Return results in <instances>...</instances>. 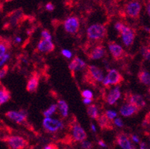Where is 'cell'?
Listing matches in <instances>:
<instances>
[{
    "mask_svg": "<svg viewBox=\"0 0 150 149\" xmlns=\"http://www.w3.org/2000/svg\"><path fill=\"white\" fill-rule=\"evenodd\" d=\"M5 142L11 149H24L28 145L25 139L20 136H11L7 137Z\"/></svg>",
    "mask_w": 150,
    "mask_h": 149,
    "instance_id": "4",
    "label": "cell"
},
{
    "mask_svg": "<svg viewBox=\"0 0 150 149\" xmlns=\"http://www.w3.org/2000/svg\"><path fill=\"white\" fill-rule=\"evenodd\" d=\"M54 45L51 40L43 39L38 44V50L40 52L50 53L54 51Z\"/></svg>",
    "mask_w": 150,
    "mask_h": 149,
    "instance_id": "15",
    "label": "cell"
},
{
    "mask_svg": "<svg viewBox=\"0 0 150 149\" xmlns=\"http://www.w3.org/2000/svg\"><path fill=\"white\" fill-rule=\"evenodd\" d=\"M98 144H99V145L102 148L107 147V145L104 143V141H103V140H99V142H98Z\"/></svg>",
    "mask_w": 150,
    "mask_h": 149,
    "instance_id": "41",
    "label": "cell"
},
{
    "mask_svg": "<svg viewBox=\"0 0 150 149\" xmlns=\"http://www.w3.org/2000/svg\"><path fill=\"white\" fill-rule=\"evenodd\" d=\"M114 124L117 125V127H120V128H122L123 126V122H122V119L120 118H116L114 119Z\"/></svg>",
    "mask_w": 150,
    "mask_h": 149,
    "instance_id": "36",
    "label": "cell"
},
{
    "mask_svg": "<svg viewBox=\"0 0 150 149\" xmlns=\"http://www.w3.org/2000/svg\"><path fill=\"white\" fill-rule=\"evenodd\" d=\"M93 99H91V98H84L83 99V103L84 104V105H89L92 102Z\"/></svg>",
    "mask_w": 150,
    "mask_h": 149,
    "instance_id": "40",
    "label": "cell"
},
{
    "mask_svg": "<svg viewBox=\"0 0 150 149\" xmlns=\"http://www.w3.org/2000/svg\"><path fill=\"white\" fill-rule=\"evenodd\" d=\"M120 95L121 92L120 90L119 87H115V88L110 90L109 93L108 94L106 100H107V102L109 105H113L120 98Z\"/></svg>",
    "mask_w": 150,
    "mask_h": 149,
    "instance_id": "18",
    "label": "cell"
},
{
    "mask_svg": "<svg viewBox=\"0 0 150 149\" xmlns=\"http://www.w3.org/2000/svg\"><path fill=\"white\" fill-rule=\"evenodd\" d=\"M38 85H39V76H38V74L35 73L30 77L28 82H27V91L29 93L35 92L38 89Z\"/></svg>",
    "mask_w": 150,
    "mask_h": 149,
    "instance_id": "17",
    "label": "cell"
},
{
    "mask_svg": "<svg viewBox=\"0 0 150 149\" xmlns=\"http://www.w3.org/2000/svg\"><path fill=\"white\" fill-rule=\"evenodd\" d=\"M43 126L49 133H56L59 130L62 129L64 124L58 119L51 118H45L43 120Z\"/></svg>",
    "mask_w": 150,
    "mask_h": 149,
    "instance_id": "3",
    "label": "cell"
},
{
    "mask_svg": "<svg viewBox=\"0 0 150 149\" xmlns=\"http://www.w3.org/2000/svg\"><path fill=\"white\" fill-rule=\"evenodd\" d=\"M80 23L79 19L76 16H70L68 17L64 23V30L69 34L74 35L79 31Z\"/></svg>",
    "mask_w": 150,
    "mask_h": 149,
    "instance_id": "5",
    "label": "cell"
},
{
    "mask_svg": "<svg viewBox=\"0 0 150 149\" xmlns=\"http://www.w3.org/2000/svg\"><path fill=\"white\" fill-rule=\"evenodd\" d=\"M8 70V67L7 66H5L3 68H2V69L0 71V78H3L6 76Z\"/></svg>",
    "mask_w": 150,
    "mask_h": 149,
    "instance_id": "34",
    "label": "cell"
},
{
    "mask_svg": "<svg viewBox=\"0 0 150 149\" xmlns=\"http://www.w3.org/2000/svg\"><path fill=\"white\" fill-rule=\"evenodd\" d=\"M86 66V64L83 60L79 57H76L71 61L69 65V69L70 71H79L84 69Z\"/></svg>",
    "mask_w": 150,
    "mask_h": 149,
    "instance_id": "19",
    "label": "cell"
},
{
    "mask_svg": "<svg viewBox=\"0 0 150 149\" xmlns=\"http://www.w3.org/2000/svg\"><path fill=\"white\" fill-rule=\"evenodd\" d=\"M43 149H58V147L54 144H49L46 145Z\"/></svg>",
    "mask_w": 150,
    "mask_h": 149,
    "instance_id": "37",
    "label": "cell"
},
{
    "mask_svg": "<svg viewBox=\"0 0 150 149\" xmlns=\"http://www.w3.org/2000/svg\"><path fill=\"white\" fill-rule=\"evenodd\" d=\"M125 25L123 24V23L118 22V23H117L115 24V26H114V28H115V29L117 30V31L121 32V31H122V29H123L124 27H125Z\"/></svg>",
    "mask_w": 150,
    "mask_h": 149,
    "instance_id": "33",
    "label": "cell"
},
{
    "mask_svg": "<svg viewBox=\"0 0 150 149\" xmlns=\"http://www.w3.org/2000/svg\"><path fill=\"white\" fill-rule=\"evenodd\" d=\"M81 95H82V97H84V98H91V99H93V93L91 92V90H85L82 91Z\"/></svg>",
    "mask_w": 150,
    "mask_h": 149,
    "instance_id": "29",
    "label": "cell"
},
{
    "mask_svg": "<svg viewBox=\"0 0 150 149\" xmlns=\"http://www.w3.org/2000/svg\"><path fill=\"white\" fill-rule=\"evenodd\" d=\"M11 99V93L5 87H2L0 90V105H2Z\"/></svg>",
    "mask_w": 150,
    "mask_h": 149,
    "instance_id": "20",
    "label": "cell"
},
{
    "mask_svg": "<svg viewBox=\"0 0 150 149\" xmlns=\"http://www.w3.org/2000/svg\"><path fill=\"white\" fill-rule=\"evenodd\" d=\"M97 121L98 123H99V126H100L101 128H102V129H105V128H106V129H108V128H111V126H110V120H109L108 119V117H106L105 114H102L101 115V116H99Z\"/></svg>",
    "mask_w": 150,
    "mask_h": 149,
    "instance_id": "22",
    "label": "cell"
},
{
    "mask_svg": "<svg viewBox=\"0 0 150 149\" xmlns=\"http://www.w3.org/2000/svg\"><path fill=\"white\" fill-rule=\"evenodd\" d=\"M105 115L109 120H113L116 119V117L117 116V112L114 111V110H108L105 113Z\"/></svg>",
    "mask_w": 150,
    "mask_h": 149,
    "instance_id": "27",
    "label": "cell"
},
{
    "mask_svg": "<svg viewBox=\"0 0 150 149\" xmlns=\"http://www.w3.org/2000/svg\"><path fill=\"white\" fill-rule=\"evenodd\" d=\"M132 141L134 142V143H140V139H139V137L137 136V135H132Z\"/></svg>",
    "mask_w": 150,
    "mask_h": 149,
    "instance_id": "39",
    "label": "cell"
},
{
    "mask_svg": "<svg viewBox=\"0 0 150 149\" xmlns=\"http://www.w3.org/2000/svg\"><path fill=\"white\" fill-rule=\"evenodd\" d=\"M88 75L92 80L96 82H102L104 80V74L99 67L96 66H89L88 67Z\"/></svg>",
    "mask_w": 150,
    "mask_h": 149,
    "instance_id": "9",
    "label": "cell"
},
{
    "mask_svg": "<svg viewBox=\"0 0 150 149\" xmlns=\"http://www.w3.org/2000/svg\"><path fill=\"white\" fill-rule=\"evenodd\" d=\"M122 81L123 78L118 71L116 69H110L102 81V84L105 87H108L110 85H118Z\"/></svg>",
    "mask_w": 150,
    "mask_h": 149,
    "instance_id": "2",
    "label": "cell"
},
{
    "mask_svg": "<svg viewBox=\"0 0 150 149\" xmlns=\"http://www.w3.org/2000/svg\"><path fill=\"white\" fill-rule=\"evenodd\" d=\"M6 117H8L10 119L13 120L15 122L18 124H23L26 121L27 117H28V113L24 110H22L19 112L16 111H8L5 113Z\"/></svg>",
    "mask_w": 150,
    "mask_h": 149,
    "instance_id": "7",
    "label": "cell"
},
{
    "mask_svg": "<svg viewBox=\"0 0 150 149\" xmlns=\"http://www.w3.org/2000/svg\"><path fill=\"white\" fill-rule=\"evenodd\" d=\"M146 11H147V13L149 14V16H150V3L148 4L146 6Z\"/></svg>",
    "mask_w": 150,
    "mask_h": 149,
    "instance_id": "43",
    "label": "cell"
},
{
    "mask_svg": "<svg viewBox=\"0 0 150 149\" xmlns=\"http://www.w3.org/2000/svg\"><path fill=\"white\" fill-rule=\"evenodd\" d=\"M138 78L144 85L150 86V73L146 70H142L139 72Z\"/></svg>",
    "mask_w": 150,
    "mask_h": 149,
    "instance_id": "21",
    "label": "cell"
},
{
    "mask_svg": "<svg viewBox=\"0 0 150 149\" xmlns=\"http://www.w3.org/2000/svg\"><path fill=\"white\" fill-rule=\"evenodd\" d=\"M9 48V44L7 43L6 40H2L1 41V44H0V57L5 55L8 52V49Z\"/></svg>",
    "mask_w": 150,
    "mask_h": 149,
    "instance_id": "26",
    "label": "cell"
},
{
    "mask_svg": "<svg viewBox=\"0 0 150 149\" xmlns=\"http://www.w3.org/2000/svg\"><path fill=\"white\" fill-rule=\"evenodd\" d=\"M58 105L62 117L64 118L67 117L69 107H68V105L67 104V102L64 100H59L58 102Z\"/></svg>",
    "mask_w": 150,
    "mask_h": 149,
    "instance_id": "24",
    "label": "cell"
},
{
    "mask_svg": "<svg viewBox=\"0 0 150 149\" xmlns=\"http://www.w3.org/2000/svg\"><path fill=\"white\" fill-rule=\"evenodd\" d=\"M21 38L20 37H16L15 38V43H20V42H21Z\"/></svg>",
    "mask_w": 150,
    "mask_h": 149,
    "instance_id": "44",
    "label": "cell"
},
{
    "mask_svg": "<svg viewBox=\"0 0 150 149\" xmlns=\"http://www.w3.org/2000/svg\"><path fill=\"white\" fill-rule=\"evenodd\" d=\"M6 2H9V1H12V0H5Z\"/></svg>",
    "mask_w": 150,
    "mask_h": 149,
    "instance_id": "46",
    "label": "cell"
},
{
    "mask_svg": "<svg viewBox=\"0 0 150 149\" xmlns=\"http://www.w3.org/2000/svg\"><path fill=\"white\" fill-rule=\"evenodd\" d=\"M46 10L49 11H52L54 10V7L52 4L50 2V3H48L46 5Z\"/></svg>",
    "mask_w": 150,
    "mask_h": 149,
    "instance_id": "38",
    "label": "cell"
},
{
    "mask_svg": "<svg viewBox=\"0 0 150 149\" xmlns=\"http://www.w3.org/2000/svg\"><path fill=\"white\" fill-rule=\"evenodd\" d=\"M117 143L122 149H135L132 145L129 138L126 136V134L123 133L117 134Z\"/></svg>",
    "mask_w": 150,
    "mask_h": 149,
    "instance_id": "13",
    "label": "cell"
},
{
    "mask_svg": "<svg viewBox=\"0 0 150 149\" xmlns=\"http://www.w3.org/2000/svg\"><path fill=\"white\" fill-rule=\"evenodd\" d=\"M87 35L91 40L103 39L107 35V29L102 24H93L88 28Z\"/></svg>",
    "mask_w": 150,
    "mask_h": 149,
    "instance_id": "1",
    "label": "cell"
},
{
    "mask_svg": "<svg viewBox=\"0 0 150 149\" xmlns=\"http://www.w3.org/2000/svg\"><path fill=\"white\" fill-rule=\"evenodd\" d=\"M61 53L67 58H71L72 57V52L69 50H67V49H63L61 51Z\"/></svg>",
    "mask_w": 150,
    "mask_h": 149,
    "instance_id": "35",
    "label": "cell"
},
{
    "mask_svg": "<svg viewBox=\"0 0 150 149\" xmlns=\"http://www.w3.org/2000/svg\"><path fill=\"white\" fill-rule=\"evenodd\" d=\"M87 113L91 118L94 119H98L99 118V111L97 107L95 105H89L87 108Z\"/></svg>",
    "mask_w": 150,
    "mask_h": 149,
    "instance_id": "23",
    "label": "cell"
},
{
    "mask_svg": "<svg viewBox=\"0 0 150 149\" xmlns=\"http://www.w3.org/2000/svg\"><path fill=\"white\" fill-rule=\"evenodd\" d=\"M58 107V105L54 104V105H52L48 109H46V110H44V111H43V116H44L45 118H50L52 115L54 114V113H55V111L57 110Z\"/></svg>",
    "mask_w": 150,
    "mask_h": 149,
    "instance_id": "25",
    "label": "cell"
},
{
    "mask_svg": "<svg viewBox=\"0 0 150 149\" xmlns=\"http://www.w3.org/2000/svg\"><path fill=\"white\" fill-rule=\"evenodd\" d=\"M91 128H92V131H93V132H96V126L93 125V124H92L91 125Z\"/></svg>",
    "mask_w": 150,
    "mask_h": 149,
    "instance_id": "45",
    "label": "cell"
},
{
    "mask_svg": "<svg viewBox=\"0 0 150 149\" xmlns=\"http://www.w3.org/2000/svg\"><path fill=\"white\" fill-rule=\"evenodd\" d=\"M141 53L146 59L150 61V49L146 47H143L141 49Z\"/></svg>",
    "mask_w": 150,
    "mask_h": 149,
    "instance_id": "28",
    "label": "cell"
},
{
    "mask_svg": "<svg viewBox=\"0 0 150 149\" xmlns=\"http://www.w3.org/2000/svg\"><path fill=\"white\" fill-rule=\"evenodd\" d=\"M71 132H72V136L76 142L82 143L87 139V133L85 131L79 123H74L72 125Z\"/></svg>",
    "mask_w": 150,
    "mask_h": 149,
    "instance_id": "6",
    "label": "cell"
},
{
    "mask_svg": "<svg viewBox=\"0 0 150 149\" xmlns=\"http://www.w3.org/2000/svg\"><path fill=\"white\" fill-rule=\"evenodd\" d=\"M105 54V49L102 45H98L92 49L90 52L89 57L92 60H99L103 57Z\"/></svg>",
    "mask_w": 150,
    "mask_h": 149,
    "instance_id": "16",
    "label": "cell"
},
{
    "mask_svg": "<svg viewBox=\"0 0 150 149\" xmlns=\"http://www.w3.org/2000/svg\"><path fill=\"white\" fill-rule=\"evenodd\" d=\"M122 36V42L126 46H132L134 38H135V33L132 28L125 25L122 31L120 32Z\"/></svg>",
    "mask_w": 150,
    "mask_h": 149,
    "instance_id": "8",
    "label": "cell"
},
{
    "mask_svg": "<svg viewBox=\"0 0 150 149\" xmlns=\"http://www.w3.org/2000/svg\"><path fill=\"white\" fill-rule=\"evenodd\" d=\"M128 103L137 107V108L140 109L144 108L146 106V102L144 101V98L138 94H129L127 98Z\"/></svg>",
    "mask_w": 150,
    "mask_h": 149,
    "instance_id": "12",
    "label": "cell"
},
{
    "mask_svg": "<svg viewBox=\"0 0 150 149\" xmlns=\"http://www.w3.org/2000/svg\"><path fill=\"white\" fill-rule=\"evenodd\" d=\"M139 110H140V109L137 108V107H135L134 105H132L130 103H127L121 107L120 110V114L122 115V117H129L137 113Z\"/></svg>",
    "mask_w": 150,
    "mask_h": 149,
    "instance_id": "14",
    "label": "cell"
},
{
    "mask_svg": "<svg viewBox=\"0 0 150 149\" xmlns=\"http://www.w3.org/2000/svg\"><path fill=\"white\" fill-rule=\"evenodd\" d=\"M81 148L84 149H91L92 148V143L89 141L84 140L81 143Z\"/></svg>",
    "mask_w": 150,
    "mask_h": 149,
    "instance_id": "32",
    "label": "cell"
},
{
    "mask_svg": "<svg viewBox=\"0 0 150 149\" xmlns=\"http://www.w3.org/2000/svg\"><path fill=\"white\" fill-rule=\"evenodd\" d=\"M108 49L114 59L119 60L124 55V50L122 46L116 43L115 42H109Z\"/></svg>",
    "mask_w": 150,
    "mask_h": 149,
    "instance_id": "10",
    "label": "cell"
},
{
    "mask_svg": "<svg viewBox=\"0 0 150 149\" xmlns=\"http://www.w3.org/2000/svg\"><path fill=\"white\" fill-rule=\"evenodd\" d=\"M141 6L138 2L134 1V2H129L126 6V13L130 17L136 18L140 14Z\"/></svg>",
    "mask_w": 150,
    "mask_h": 149,
    "instance_id": "11",
    "label": "cell"
},
{
    "mask_svg": "<svg viewBox=\"0 0 150 149\" xmlns=\"http://www.w3.org/2000/svg\"><path fill=\"white\" fill-rule=\"evenodd\" d=\"M41 35L42 37L44 40H52V36L48 30H43L41 32Z\"/></svg>",
    "mask_w": 150,
    "mask_h": 149,
    "instance_id": "30",
    "label": "cell"
},
{
    "mask_svg": "<svg viewBox=\"0 0 150 149\" xmlns=\"http://www.w3.org/2000/svg\"><path fill=\"white\" fill-rule=\"evenodd\" d=\"M1 58V61H0V66H2L4 65V64L6 63V61L10 58V54L9 53H6L4 56H2V57H0Z\"/></svg>",
    "mask_w": 150,
    "mask_h": 149,
    "instance_id": "31",
    "label": "cell"
},
{
    "mask_svg": "<svg viewBox=\"0 0 150 149\" xmlns=\"http://www.w3.org/2000/svg\"><path fill=\"white\" fill-rule=\"evenodd\" d=\"M140 149H148L147 148V145L145 143H140Z\"/></svg>",
    "mask_w": 150,
    "mask_h": 149,
    "instance_id": "42",
    "label": "cell"
}]
</instances>
